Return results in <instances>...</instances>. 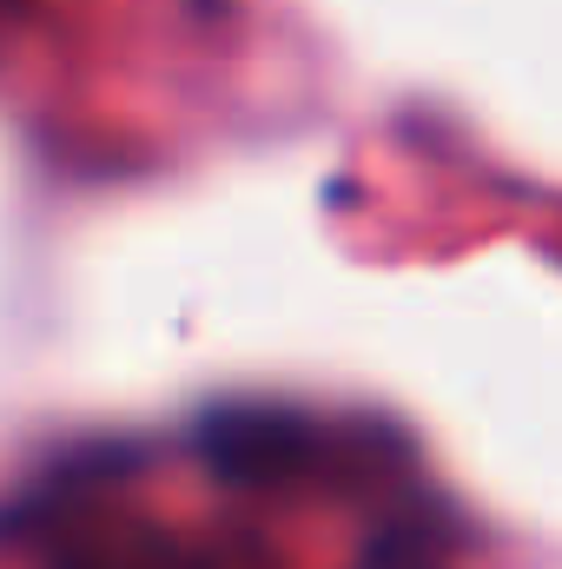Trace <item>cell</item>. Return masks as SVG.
<instances>
[{"label":"cell","instance_id":"obj_1","mask_svg":"<svg viewBox=\"0 0 562 569\" xmlns=\"http://www.w3.org/2000/svg\"><path fill=\"white\" fill-rule=\"evenodd\" d=\"M13 7H20V0H0V20H7V13H13Z\"/></svg>","mask_w":562,"mask_h":569}]
</instances>
